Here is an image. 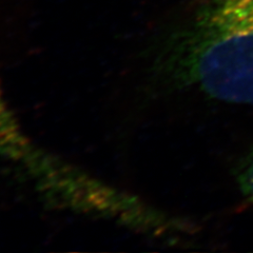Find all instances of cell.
Masks as SVG:
<instances>
[{"label": "cell", "instance_id": "2", "mask_svg": "<svg viewBox=\"0 0 253 253\" xmlns=\"http://www.w3.org/2000/svg\"><path fill=\"white\" fill-rule=\"evenodd\" d=\"M0 155L12 161L25 162L29 169L36 171L44 163L42 156L31 148L20 126L7 108L0 88Z\"/></svg>", "mask_w": 253, "mask_h": 253}, {"label": "cell", "instance_id": "1", "mask_svg": "<svg viewBox=\"0 0 253 253\" xmlns=\"http://www.w3.org/2000/svg\"><path fill=\"white\" fill-rule=\"evenodd\" d=\"M161 82L253 106V0H194L157 42Z\"/></svg>", "mask_w": 253, "mask_h": 253}, {"label": "cell", "instance_id": "3", "mask_svg": "<svg viewBox=\"0 0 253 253\" xmlns=\"http://www.w3.org/2000/svg\"><path fill=\"white\" fill-rule=\"evenodd\" d=\"M236 179L243 194L253 203V152L245 156L237 166Z\"/></svg>", "mask_w": 253, "mask_h": 253}]
</instances>
